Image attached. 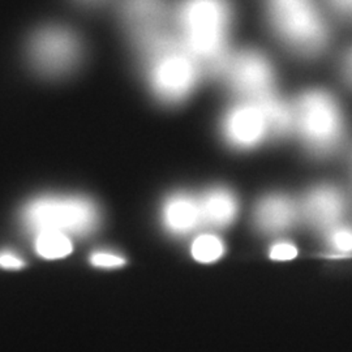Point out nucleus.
<instances>
[{
    "label": "nucleus",
    "instance_id": "nucleus-13",
    "mask_svg": "<svg viewBox=\"0 0 352 352\" xmlns=\"http://www.w3.org/2000/svg\"><path fill=\"white\" fill-rule=\"evenodd\" d=\"M225 252L226 245L223 240L212 232L197 235L190 244L192 257L202 264H212L218 261L225 254Z\"/></svg>",
    "mask_w": 352,
    "mask_h": 352
},
{
    "label": "nucleus",
    "instance_id": "nucleus-9",
    "mask_svg": "<svg viewBox=\"0 0 352 352\" xmlns=\"http://www.w3.org/2000/svg\"><path fill=\"white\" fill-rule=\"evenodd\" d=\"M300 215V205L285 193H270L256 204L253 222L265 235H277L295 226Z\"/></svg>",
    "mask_w": 352,
    "mask_h": 352
},
{
    "label": "nucleus",
    "instance_id": "nucleus-5",
    "mask_svg": "<svg viewBox=\"0 0 352 352\" xmlns=\"http://www.w3.org/2000/svg\"><path fill=\"white\" fill-rule=\"evenodd\" d=\"M274 30L302 55L312 56L325 47L327 32L314 0H267Z\"/></svg>",
    "mask_w": 352,
    "mask_h": 352
},
{
    "label": "nucleus",
    "instance_id": "nucleus-10",
    "mask_svg": "<svg viewBox=\"0 0 352 352\" xmlns=\"http://www.w3.org/2000/svg\"><path fill=\"white\" fill-rule=\"evenodd\" d=\"M161 223L176 238H184L197 231L204 225L199 197L188 192L171 193L161 206Z\"/></svg>",
    "mask_w": 352,
    "mask_h": 352
},
{
    "label": "nucleus",
    "instance_id": "nucleus-2",
    "mask_svg": "<svg viewBox=\"0 0 352 352\" xmlns=\"http://www.w3.org/2000/svg\"><path fill=\"white\" fill-rule=\"evenodd\" d=\"M232 19L230 0H182L174 6L179 38L205 75L218 77L235 50L230 42Z\"/></svg>",
    "mask_w": 352,
    "mask_h": 352
},
{
    "label": "nucleus",
    "instance_id": "nucleus-11",
    "mask_svg": "<svg viewBox=\"0 0 352 352\" xmlns=\"http://www.w3.org/2000/svg\"><path fill=\"white\" fill-rule=\"evenodd\" d=\"M202 223L213 228L231 226L239 214V200L231 189L213 187L199 196Z\"/></svg>",
    "mask_w": 352,
    "mask_h": 352
},
{
    "label": "nucleus",
    "instance_id": "nucleus-14",
    "mask_svg": "<svg viewBox=\"0 0 352 352\" xmlns=\"http://www.w3.org/2000/svg\"><path fill=\"white\" fill-rule=\"evenodd\" d=\"M329 252L334 257H349L352 254V226L343 222L325 232Z\"/></svg>",
    "mask_w": 352,
    "mask_h": 352
},
{
    "label": "nucleus",
    "instance_id": "nucleus-8",
    "mask_svg": "<svg viewBox=\"0 0 352 352\" xmlns=\"http://www.w3.org/2000/svg\"><path fill=\"white\" fill-rule=\"evenodd\" d=\"M300 215L302 219L317 231L324 234L342 223L347 202L340 189L322 184L308 190L302 197Z\"/></svg>",
    "mask_w": 352,
    "mask_h": 352
},
{
    "label": "nucleus",
    "instance_id": "nucleus-4",
    "mask_svg": "<svg viewBox=\"0 0 352 352\" xmlns=\"http://www.w3.org/2000/svg\"><path fill=\"white\" fill-rule=\"evenodd\" d=\"M294 104L295 133L317 157L337 151L344 136V120L338 103L324 90H308Z\"/></svg>",
    "mask_w": 352,
    "mask_h": 352
},
{
    "label": "nucleus",
    "instance_id": "nucleus-16",
    "mask_svg": "<svg viewBox=\"0 0 352 352\" xmlns=\"http://www.w3.org/2000/svg\"><path fill=\"white\" fill-rule=\"evenodd\" d=\"M269 256L274 261H291L298 256V248L291 241L280 240L270 247Z\"/></svg>",
    "mask_w": 352,
    "mask_h": 352
},
{
    "label": "nucleus",
    "instance_id": "nucleus-12",
    "mask_svg": "<svg viewBox=\"0 0 352 352\" xmlns=\"http://www.w3.org/2000/svg\"><path fill=\"white\" fill-rule=\"evenodd\" d=\"M34 248L45 260H59L67 257L74 250V239L60 232H41L33 236Z\"/></svg>",
    "mask_w": 352,
    "mask_h": 352
},
{
    "label": "nucleus",
    "instance_id": "nucleus-19",
    "mask_svg": "<svg viewBox=\"0 0 352 352\" xmlns=\"http://www.w3.org/2000/svg\"><path fill=\"white\" fill-rule=\"evenodd\" d=\"M344 74L349 78V81L352 82V51L347 55V58L344 60Z\"/></svg>",
    "mask_w": 352,
    "mask_h": 352
},
{
    "label": "nucleus",
    "instance_id": "nucleus-17",
    "mask_svg": "<svg viewBox=\"0 0 352 352\" xmlns=\"http://www.w3.org/2000/svg\"><path fill=\"white\" fill-rule=\"evenodd\" d=\"M25 266V261L12 251L0 252V267L7 270H19Z\"/></svg>",
    "mask_w": 352,
    "mask_h": 352
},
{
    "label": "nucleus",
    "instance_id": "nucleus-6",
    "mask_svg": "<svg viewBox=\"0 0 352 352\" xmlns=\"http://www.w3.org/2000/svg\"><path fill=\"white\" fill-rule=\"evenodd\" d=\"M218 77L239 100H261L277 91L272 63L264 54L252 49L232 51Z\"/></svg>",
    "mask_w": 352,
    "mask_h": 352
},
{
    "label": "nucleus",
    "instance_id": "nucleus-7",
    "mask_svg": "<svg viewBox=\"0 0 352 352\" xmlns=\"http://www.w3.org/2000/svg\"><path fill=\"white\" fill-rule=\"evenodd\" d=\"M221 133L227 144L239 151H251L272 138L264 110L254 101L239 100L221 120Z\"/></svg>",
    "mask_w": 352,
    "mask_h": 352
},
{
    "label": "nucleus",
    "instance_id": "nucleus-15",
    "mask_svg": "<svg viewBox=\"0 0 352 352\" xmlns=\"http://www.w3.org/2000/svg\"><path fill=\"white\" fill-rule=\"evenodd\" d=\"M90 264L100 269H118L126 265V258L118 252L98 250L90 254Z\"/></svg>",
    "mask_w": 352,
    "mask_h": 352
},
{
    "label": "nucleus",
    "instance_id": "nucleus-1",
    "mask_svg": "<svg viewBox=\"0 0 352 352\" xmlns=\"http://www.w3.org/2000/svg\"><path fill=\"white\" fill-rule=\"evenodd\" d=\"M102 32L54 0H25L0 33V71L11 85L74 89L107 75Z\"/></svg>",
    "mask_w": 352,
    "mask_h": 352
},
{
    "label": "nucleus",
    "instance_id": "nucleus-3",
    "mask_svg": "<svg viewBox=\"0 0 352 352\" xmlns=\"http://www.w3.org/2000/svg\"><path fill=\"white\" fill-rule=\"evenodd\" d=\"M20 223L32 236L52 231L81 239L96 234L101 227V208L85 195L45 193L23 205Z\"/></svg>",
    "mask_w": 352,
    "mask_h": 352
},
{
    "label": "nucleus",
    "instance_id": "nucleus-18",
    "mask_svg": "<svg viewBox=\"0 0 352 352\" xmlns=\"http://www.w3.org/2000/svg\"><path fill=\"white\" fill-rule=\"evenodd\" d=\"M331 3L340 13L352 17V0H331Z\"/></svg>",
    "mask_w": 352,
    "mask_h": 352
}]
</instances>
